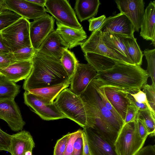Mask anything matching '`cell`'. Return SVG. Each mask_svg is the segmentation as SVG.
<instances>
[{
    "label": "cell",
    "instance_id": "cell-1",
    "mask_svg": "<svg viewBox=\"0 0 155 155\" xmlns=\"http://www.w3.org/2000/svg\"><path fill=\"white\" fill-rule=\"evenodd\" d=\"M86 113V126L103 138L114 145L123 124L120 122L103 103L97 89L95 79L89 83L80 96Z\"/></svg>",
    "mask_w": 155,
    "mask_h": 155
},
{
    "label": "cell",
    "instance_id": "cell-2",
    "mask_svg": "<svg viewBox=\"0 0 155 155\" xmlns=\"http://www.w3.org/2000/svg\"><path fill=\"white\" fill-rule=\"evenodd\" d=\"M32 67L25 80V90L51 86L71 81L60 59L50 57L35 51L31 60Z\"/></svg>",
    "mask_w": 155,
    "mask_h": 155
},
{
    "label": "cell",
    "instance_id": "cell-3",
    "mask_svg": "<svg viewBox=\"0 0 155 155\" xmlns=\"http://www.w3.org/2000/svg\"><path fill=\"white\" fill-rule=\"evenodd\" d=\"M149 77L146 70L140 66L120 62L110 69L97 72L96 78L103 86L115 87L133 93L147 84Z\"/></svg>",
    "mask_w": 155,
    "mask_h": 155
},
{
    "label": "cell",
    "instance_id": "cell-4",
    "mask_svg": "<svg viewBox=\"0 0 155 155\" xmlns=\"http://www.w3.org/2000/svg\"><path fill=\"white\" fill-rule=\"evenodd\" d=\"M54 102L66 117L83 128L86 126V113L84 104L80 96L66 88L59 93Z\"/></svg>",
    "mask_w": 155,
    "mask_h": 155
},
{
    "label": "cell",
    "instance_id": "cell-5",
    "mask_svg": "<svg viewBox=\"0 0 155 155\" xmlns=\"http://www.w3.org/2000/svg\"><path fill=\"white\" fill-rule=\"evenodd\" d=\"M30 23L28 20L21 17L1 31L4 42L11 52L24 47H32Z\"/></svg>",
    "mask_w": 155,
    "mask_h": 155
},
{
    "label": "cell",
    "instance_id": "cell-6",
    "mask_svg": "<svg viewBox=\"0 0 155 155\" xmlns=\"http://www.w3.org/2000/svg\"><path fill=\"white\" fill-rule=\"evenodd\" d=\"M146 139L140 137L135 121L124 124L114 143L118 155H135L143 147Z\"/></svg>",
    "mask_w": 155,
    "mask_h": 155
},
{
    "label": "cell",
    "instance_id": "cell-7",
    "mask_svg": "<svg viewBox=\"0 0 155 155\" xmlns=\"http://www.w3.org/2000/svg\"><path fill=\"white\" fill-rule=\"evenodd\" d=\"M45 6L46 12L62 24L77 28L82 27L67 0H46Z\"/></svg>",
    "mask_w": 155,
    "mask_h": 155
},
{
    "label": "cell",
    "instance_id": "cell-8",
    "mask_svg": "<svg viewBox=\"0 0 155 155\" xmlns=\"http://www.w3.org/2000/svg\"><path fill=\"white\" fill-rule=\"evenodd\" d=\"M23 97L24 103L42 119L51 120L66 118L54 102L51 104L46 103L27 91H25Z\"/></svg>",
    "mask_w": 155,
    "mask_h": 155
},
{
    "label": "cell",
    "instance_id": "cell-9",
    "mask_svg": "<svg viewBox=\"0 0 155 155\" xmlns=\"http://www.w3.org/2000/svg\"><path fill=\"white\" fill-rule=\"evenodd\" d=\"M81 46L84 54L88 52L94 53L126 64L135 65L127 59L118 55L105 45L102 39L101 32L99 28L93 32Z\"/></svg>",
    "mask_w": 155,
    "mask_h": 155
},
{
    "label": "cell",
    "instance_id": "cell-10",
    "mask_svg": "<svg viewBox=\"0 0 155 155\" xmlns=\"http://www.w3.org/2000/svg\"><path fill=\"white\" fill-rule=\"evenodd\" d=\"M53 17L47 13L30 22L29 34L32 46L36 51L47 36L54 31Z\"/></svg>",
    "mask_w": 155,
    "mask_h": 155
},
{
    "label": "cell",
    "instance_id": "cell-11",
    "mask_svg": "<svg viewBox=\"0 0 155 155\" xmlns=\"http://www.w3.org/2000/svg\"><path fill=\"white\" fill-rule=\"evenodd\" d=\"M0 119L5 121L15 132L22 130L25 124L14 98L0 99Z\"/></svg>",
    "mask_w": 155,
    "mask_h": 155
},
{
    "label": "cell",
    "instance_id": "cell-12",
    "mask_svg": "<svg viewBox=\"0 0 155 155\" xmlns=\"http://www.w3.org/2000/svg\"><path fill=\"white\" fill-rule=\"evenodd\" d=\"M97 72L90 64L78 63L71 78V91L80 96L91 82L96 78Z\"/></svg>",
    "mask_w": 155,
    "mask_h": 155
},
{
    "label": "cell",
    "instance_id": "cell-13",
    "mask_svg": "<svg viewBox=\"0 0 155 155\" xmlns=\"http://www.w3.org/2000/svg\"><path fill=\"white\" fill-rule=\"evenodd\" d=\"M8 10L14 12L21 17L34 20L40 18L46 13L45 7L28 0H5Z\"/></svg>",
    "mask_w": 155,
    "mask_h": 155
},
{
    "label": "cell",
    "instance_id": "cell-14",
    "mask_svg": "<svg viewBox=\"0 0 155 155\" xmlns=\"http://www.w3.org/2000/svg\"><path fill=\"white\" fill-rule=\"evenodd\" d=\"M99 29L102 32L109 31L128 37L134 36L135 31L134 26L130 20L120 12L107 18Z\"/></svg>",
    "mask_w": 155,
    "mask_h": 155
},
{
    "label": "cell",
    "instance_id": "cell-15",
    "mask_svg": "<svg viewBox=\"0 0 155 155\" xmlns=\"http://www.w3.org/2000/svg\"><path fill=\"white\" fill-rule=\"evenodd\" d=\"M115 2L120 13L130 20L139 32L144 12L145 2L143 0H116Z\"/></svg>",
    "mask_w": 155,
    "mask_h": 155
},
{
    "label": "cell",
    "instance_id": "cell-16",
    "mask_svg": "<svg viewBox=\"0 0 155 155\" xmlns=\"http://www.w3.org/2000/svg\"><path fill=\"white\" fill-rule=\"evenodd\" d=\"M85 133L91 155H118L114 145L103 138L94 130L85 127Z\"/></svg>",
    "mask_w": 155,
    "mask_h": 155
},
{
    "label": "cell",
    "instance_id": "cell-17",
    "mask_svg": "<svg viewBox=\"0 0 155 155\" xmlns=\"http://www.w3.org/2000/svg\"><path fill=\"white\" fill-rule=\"evenodd\" d=\"M102 86L107 99L124 122L127 106L130 103L127 91L115 87Z\"/></svg>",
    "mask_w": 155,
    "mask_h": 155
},
{
    "label": "cell",
    "instance_id": "cell-18",
    "mask_svg": "<svg viewBox=\"0 0 155 155\" xmlns=\"http://www.w3.org/2000/svg\"><path fill=\"white\" fill-rule=\"evenodd\" d=\"M11 136L9 152L11 155H33L35 144L29 131L21 130Z\"/></svg>",
    "mask_w": 155,
    "mask_h": 155
},
{
    "label": "cell",
    "instance_id": "cell-19",
    "mask_svg": "<svg viewBox=\"0 0 155 155\" xmlns=\"http://www.w3.org/2000/svg\"><path fill=\"white\" fill-rule=\"evenodd\" d=\"M68 46L56 31L51 33L36 51L48 56L60 59Z\"/></svg>",
    "mask_w": 155,
    "mask_h": 155
},
{
    "label": "cell",
    "instance_id": "cell-20",
    "mask_svg": "<svg viewBox=\"0 0 155 155\" xmlns=\"http://www.w3.org/2000/svg\"><path fill=\"white\" fill-rule=\"evenodd\" d=\"M32 67L31 60L17 61L0 68V75L16 83L25 79L30 74Z\"/></svg>",
    "mask_w": 155,
    "mask_h": 155
},
{
    "label": "cell",
    "instance_id": "cell-21",
    "mask_svg": "<svg viewBox=\"0 0 155 155\" xmlns=\"http://www.w3.org/2000/svg\"><path fill=\"white\" fill-rule=\"evenodd\" d=\"M57 28L55 30L71 49L81 45L87 38V35L83 27L77 28L64 25L56 21Z\"/></svg>",
    "mask_w": 155,
    "mask_h": 155
},
{
    "label": "cell",
    "instance_id": "cell-22",
    "mask_svg": "<svg viewBox=\"0 0 155 155\" xmlns=\"http://www.w3.org/2000/svg\"><path fill=\"white\" fill-rule=\"evenodd\" d=\"M140 35L146 40H150L155 46V1H151L146 7L140 26Z\"/></svg>",
    "mask_w": 155,
    "mask_h": 155
},
{
    "label": "cell",
    "instance_id": "cell-23",
    "mask_svg": "<svg viewBox=\"0 0 155 155\" xmlns=\"http://www.w3.org/2000/svg\"><path fill=\"white\" fill-rule=\"evenodd\" d=\"M101 3L99 0H77L74 10L81 22L95 16Z\"/></svg>",
    "mask_w": 155,
    "mask_h": 155
},
{
    "label": "cell",
    "instance_id": "cell-24",
    "mask_svg": "<svg viewBox=\"0 0 155 155\" xmlns=\"http://www.w3.org/2000/svg\"><path fill=\"white\" fill-rule=\"evenodd\" d=\"M122 36H123L109 31L101 32L102 39L108 48L114 51L120 56L127 59L134 64L130 59L128 53L122 42Z\"/></svg>",
    "mask_w": 155,
    "mask_h": 155
},
{
    "label": "cell",
    "instance_id": "cell-25",
    "mask_svg": "<svg viewBox=\"0 0 155 155\" xmlns=\"http://www.w3.org/2000/svg\"><path fill=\"white\" fill-rule=\"evenodd\" d=\"M71 81L55 85L27 91L35 95L38 98L47 104L53 103L59 93L67 88Z\"/></svg>",
    "mask_w": 155,
    "mask_h": 155
},
{
    "label": "cell",
    "instance_id": "cell-26",
    "mask_svg": "<svg viewBox=\"0 0 155 155\" xmlns=\"http://www.w3.org/2000/svg\"><path fill=\"white\" fill-rule=\"evenodd\" d=\"M84 56L88 63L93 67L97 72L110 69L117 63L122 62L109 57L93 53H86L84 54Z\"/></svg>",
    "mask_w": 155,
    "mask_h": 155
},
{
    "label": "cell",
    "instance_id": "cell-27",
    "mask_svg": "<svg viewBox=\"0 0 155 155\" xmlns=\"http://www.w3.org/2000/svg\"><path fill=\"white\" fill-rule=\"evenodd\" d=\"M122 41L132 61L135 65L141 66L143 54L136 38L134 36L131 37L122 36Z\"/></svg>",
    "mask_w": 155,
    "mask_h": 155
},
{
    "label": "cell",
    "instance_id": "cell-28",
    "mask_svg": "<svg viewBox=\"0 0 155 155\" xmlns=\"http://www.w3.org/2000/svg\"><path fill=\"white\" fill-rule=\"evenodd\" d=\"M20 86L0 75V99L14 98L20 92Z\"/></svg>",
    "mask_w": 155,
    "mask_h": 155
},
{
    "label": "cell",
    "instance_id": "cell-29",
    "mask_svg": "<svg viewBox=\"0 0 155 155\" xmlns=\"http://www.w3.org/2000/svg\"><path fill=\"white\" fill-rule=\"evenodd\" d=\"M60 60L69 78L71 79L78 63L74 54L68 49H66L63 52Z\"/></svg>",
    "mask_w": 155,
    "mask_h": 155
},
{
    "label": "cell",
    "instance_id": "cell-30",
    "mask_svg": "<svg viewBox=\"0 0 155 155\" xmlns=\"http://www.w3.org/2000/svg\"><path fill=\"white\" fill-rule=\"evenodd\" d=\"M137 117L143 122L148 131L149 135L154 136L155 133V114L149 109L139 110Z\"/></svg>",
    "mask_w": 155,
    "mask_h": 155
},
{
    "label": "cell",
    "instance_id": "cell-31",
    "mask_svg": "<svg viewBox=\"0 0 155 155\" xmlns=\"http://www.w3.org/2000/svg\"><path fill=\"white\" fill-rule=\"evenodd\" d=\"M143 54L147 63L146 71L151 78L152 84H155V49H145Z\"/></svg>",
    "mask_w": 155,
    "mask_h": 155
},
{
    "label": "cell",
    "instance_id": "cell-32",
    "mask_svg": "<svg viewBox=\"0 0 155 155\" xmlns=\"http://www.w3.org/2000/svg\"><path fill=\"white\" fill-rule=\"evenodd\" d=\"M35 51L32 47H25L11 53L13 60L24 61L31 60Z\"/></svg>",
    "mask_w": 155,
    "mask_h": 155
},
{
    "label": "cell",
    "instance_id": "cell-33",
    "mask_svg": "<svg viewBox=\"0 0 155 155\" xmlns=\"http://www.w3.org/2000/svg\"><path fill=\"white\" fill-rule=\"evenodd\" d=\"M21 17L10 10L0 12V31L10 25Z\"/></svg>",
    "mask_w": 155,
    "mask_h": 155
},
{
    "label": "cell",
    "instance_id": "cell-34",
    "mask_svg": "<svg viewBox=\"0 0 155 155\" xmlns=\"http://www.w3.org/2000/svg\"><path fill=\"white\" fill-rule=\"evenodd\" d=\"M97 89L101 97L102 101L106 107L113 114L116 118L121 123L124 122L122 119L107 99L104 93L103 87L101 83L96 78H95Z\"/></svg>",
    "mask_w": 155,
    "mask_h": 155
},
{
    "label": "cell",
    "instance_id": "cell-35",
    "mask_svg": "<svg viewBox=\"0 0 155 155\" xmlns=\"http://www.w3.org/2000/svg\"><path fill=\"white\" fill-rule=\"evenodd\" d=\"M143 91L145 94L148 103L153 112L155 113V84H147L142 87Z\"/></svg>",
    "mask_w": 155,
    "mask_h": 155
},
{
    "label": "cell",
    "instance_id": "cell-36",
    "mask_svg": "<svg viewBox=\"0 0 155 155\" xmlns=\"http://www.w3.org/2000/svg\"><path fill=\"white\" fill-rule=\"evenodd\" d=\"M71 134L68 133L57 140L54 147L53 155H64Z\"/></svg>",
    "mask_w": 155,
    "mask_h": 155
},
{
    "label": "cell",
    "instance_id": "cell-37",
    "mask_svg": "<svg viewBox=\"0 0 155 155\" xmlns=\"http://www.w3.org/2000/svg\"><path fill=\"white\" fill-rule=\"evenodd\" d=\"M11 136L0 128V151L9 152Z\"/></svg>",
    "mask_w": 155,
    "mask_h": 155
},
{
    "label": "cell",
    "instance_id": "cell-38",
    "mask_svg": "<svg viewBox=\"0 0 155 155\" xmlns=\"http://www.w3.org/2000/svg\"><path fill=\"white\" fill-rule=\"evenodd\" d=\"M138 111V108L130 102L127 106L124 125L135 121Z\"/></svg>",
    "mask_w": 155,
    "mask_h": 155
},
{
    "label": "cell",
    "instance_id": "cell-39",
    "mask_svg": "<svg viewBox=\"0 0 155 155\" xmlns=\"http://www.w3.org/2000/svg\"><path fill=\"white\" fill-rule=\"evenodd\" d=\"M82 131L83 130L80 129L76 131L71 133L67 143L64 155H72L74 141L76 138Z\"/></svg>",
    "mask_w": 155,
    "mask_h": 155
},
{
    "label": "cell",
    "instance_id": "cell-40",
    "mask_svg": "<svg viewBox=\"0 0 155 155\" xmlns=\"http://www.w3.org/2000/svg\"><path fill=\"white\" fill-rule=\"evenodd\" d=\"M107 18L103 15L97 18L93 17L88 20L89 23V30L94 31L99 29L106 20Z\"/></svg>",
    "mask_w": 155,
    "mask_h": 155
},
{
    "label": "cell",
    "instance_id": "cell-41",
    "mask_svg": "<svg viewBox=\"0 0 155 155\" xmlns=\"http://www.w3.org/2000/svg\"><path fill=\"white\" fill-rule=\"evenodd\" d=\"M83 130L74 141L72 155H83Z\"/></svg>",
    "mask_w": 155,
    "mask_h": 155
},
{
    "label": "cell",
    "instance_id": "cell-42",
    "mask_svg": "<svg viewBox=\"0 0 155 155\" xmlns=\"http://www.w3.org/2000/svg\"><path fill=\"white\" fill-rule=\"evenodd\" d=\"M129 93L133 97L136 101L139 103H143L146 104L149 110L155 114L151 110L147 101L146 94L140 90L136 92Z\"/></svg>",
    "mask_w": 155,
    "mask_h": 155
},
{
    "label": "cell",
    "instance_id": "cell-43",
    "mask_svg": "<svg viewBox=\"0 0 155 155\" xmlns=\"http://www.w3.org/2000/svg\"><path fill=\"white\" fill-rule=\"evenodd\" d=\"M138 131L141 138L147 139L149 134L147 130L142 121L137 116L135 120Z\"/></svg>",
    "mask_w": 155,
    "mask_h": 155
},
{
    "label": "cell",
    "instance_id": "cell-44",
    "mask_svg": "<svg viewBox=\"0 0 155 155\" xmlns=\"http://www.w3.org/2000/svg\"><path fill=\"white\" fill-rule=\"evenodd\" d=\"M11 52L8 54H0V68L8 66L16 62L12 58Z\"/></svg>",
    "mask_w": 155,
    "mask_h": 155
},
{
    "label": "cell",
    "instance_id": "cell-45",
    "mask_svg": "<svg viewBox=\"0 0 155 155\" xmlns=\"http://www.w3.org/2000/svg\"><path fill=\"white\" fill-rule=\"evenodd\" d=\"M135 155H155V145H150L143 147Z\"/></svg>",
    "mask_w": 155,
    "mask_h": 155
},
{
    "label": "cell",
    "instance_id": "cell-46",
    "mask_svg": "<svg viewBox=\"0 0 155 155\" xmlns=\"http://www.w3.org/2000/svg\"><path fill=\"white\" fill-rule=\"evenodd\" d=\"M127 97L130 102L136 107L139 110L141 111L149 109L146 104L139 103L136 101L133 97L128 92H127Z\"/></svg>",
    "mask_w": 155,
    "mask_h": 155
},
{
    "label": "cell",
    "instance_id": "cell-47",
    "mask_svg": "<svg viewBox=\"0 0 155 155\" xmlns=\"http://www.w3.org/2000/svg\"><path fill=\"white\" fill-rule=\"evenodd\" d=\"M11 52L10 49L5 44L0 31V54H8Z\"/></svg>",
    "mask_w": 155,
    "mask_h": 155
},
{
    "label": "cell",
    "instance_id": "cell-48",
    "mask_svg": "<svg viewBox=\"0 0 155 155\" xmlns=\"http://www.w3.org/2000/svg\"><path fill=\"white\" fill-rule=\"evenodd\" d=\"M82 136L83 140V155H91L86 136L83 130Z\"/></svg>",
    "mask_w": 155,
    "mask_h": 155
},
{
    "label": "cell",
    "instance_id": "cell-49",
    "mask_svg": "<svg viewBox=\"0 0 155 155\" xmlns=\"http://www.w3.org/2000/svg\"><path fill=\"white\" fill-rule=\"evenodd\" d=\"M29 1L38 5L45 7L46 0H28Z\"/></svg>",
    "mask_w": 155,
    "mask_h": 155
},
{
    "label": "cell",
    "instance_id": "cell-50",
    "mask_svg": "<svg viewBox=\"0 0 155 155\" xmlns=\"http://www.w3.org/2000/svg\"><path fill=\"white\" fill-rule=\"evenodd\" d=\"M8 10L7 7L5 0H0V12Z\"/></svg>",
    "mask_w": 155,
    "mask_h": 155
},
{
    "label": "cell",
    "instance_id": "cell-51",
    "mask_svg": "<svg viewBox=\"0 0 155 155\" xmlns=\"http://www.w3.org/2000/svg\"></svg>",
    "mask_w": 155,
    "mask_h": 155
}]
</instances>
